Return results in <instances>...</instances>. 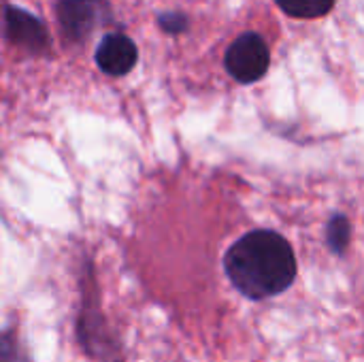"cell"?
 Wrapping results in <instances>:
<instances>
[{"label": "cell", "mask_w": 364, "mask_h": 362, "mask_svg": "<svg viewBox=\"0 0 364 362\" xmlns=\"http://www.w3.org/2000/svg\"><path fill=\"white\" fill-rule=\"evenodd\" d=\"M224 269L241 294L247 299H269L294 284L296 256L282 235L254 230L226 252Z\"/></svg>", "instance_id": "1"}, {"label": "cell", "mask_w": 364, "mask_h": 362, "mask_svg": "<svg viewBox=\"0 0 364 362\" xmlns=\"http://www.w3.org/2000/svg\"><path fill=\"white\" fill-rule=\"evenodd\" d=\"M269 64H271L269 45L254 30H247L241 36H237L224 53V66L228 75L239 83H256L267 75Z\"/></svg>", "instance_id": "2"}, {"label": "cell", "mask_w": 364, "mask_h": 362, "mask_svg": "<svg viewBox=\"0 0 364 362\" xmlns=\"http://www.w3.org/2000/svg\"><path fill=\"white\" fill-rule=\"evenodd\" d=\"M111 17L109 0H55V19L68 43H83Z\"/></svg>", "instance_id": "3"}, {"label": "cell", "mask_w": 364, "mask_h": 362, "mask_svg": "<svg viewBox=\"0 0 364 362\" xmlns=\"http://www.w3.org/2000/svg\"><path fill=\"white\" fill-rule=\"evenodd\" d=\"M2 36L32 55H41L51 49V34L47 26L36 15L15 4L2 6Z\"/></svg>", "instance_id": "4"}, {"label": "cell", "mask_w": 364, "mask_h": 362, "mask_svg": "<svg viewBox=\"0 0 364 362\" xmlns=\"http://www.w3.org/2000/svg\"><path fill=\"white\" fill-rule=\"evenodd\" d=\"M96 64L102 73L111 77L128 75L139 60V49L134 41L122 32H109L96 47Z\"/></svg>", "instance_id": "5"}, {"label": "cell", "mask_w": 364, "mask_h": 362, "mask_svg": "<svg viewBox=\"0 0 364 362\" xmlns=\"http://www.w3.org/2000/svg\"><path fill=\"white\" fill-rule=\"evenodd\" d=\"M275 4L290 17L296 19H318L328 15L337 0H275Z\"/></svg>", "instance_id": "6"}, {"label": "cell", "mask_w": 364, "mask_h": 362, "mask_svg": "<svg viewBox=\"0 0 364 362\" xmlns=\"http://www.w3.org/2000/svg\"><path fill=\"white\" fill-rule=\"evenodd\" d=\"M158 26H160V30L162 32H166V34H183V32H188V28H190V19H188V15L186 13H181V11H164V13H160L158 15Z\"/></svg>", "instance_id": "7"}]
</instances>
